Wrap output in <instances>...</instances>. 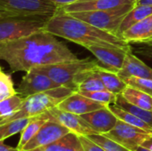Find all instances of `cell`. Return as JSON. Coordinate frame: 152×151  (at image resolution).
<instances>
[{"instance_id": "6da1fadb", "label": "cell", "mask_w": 152, "mask_h": 151, "mask_svg": "<svg viewBox=\"0 0 152 151\" xmlns=\"http://www.w3.org/2000/svg\"><path fill=\"white\" fill-rule=\"evenodd\" d=\"M0 59L12 72H27L39 66L78 58L56 36L44 29L23 38L0 43Z\"/></svg>"}, {"instance_id": "7a4b0ae2", "label": "cell", "mask_w": 152, "mask_h": 151, "mask_svg": "<svg viewBox=\"0 0 152 151\" xmlns=\"http://www.w3.org/2000/svg\"><path fill=\"white\" fill-rule=\"evenodd\" d=\"M45 30L85 48L90 45H102L132 50L130 44L120 36L60 10L50 18Z\"/></svg>"}, {"instance_id": "3957f363", "label": "cell", "mask_w": 152, "mask_h": 151, "mask_svg": "<svg viewBox=\"0 0 152 151\" xmlns=\"http://www.w3.org/2000/svg\"><path fill=\"white\" fill-rule=\"evenodd\" d=\"M75 92L77 91L74 89L61 86L45 93L28 96L24 98L20 109L12 116L0 120V125L18 118L33 117L44 114L50 109L57 107L63 100Z\"/></svg>"}, {"instance_id": "277c9868", "label": "cell", "mask_w": 152, "mask_h": 151, "mask_svg": "<svg viewBox=\"0 0 152 151\" xmlns=\"http://www.w3.org/2000/svg\"><path fill=\"white\" fill-rule=\"evenodd\" d=\"M100 66L98 61L86 59H77L75 61H63L46 66H39L34 68L35 71L48 76L54 82L61 86L74 89L77 91V78L86 71L94 70Z\"/></svg>"}, {"instance_id": "5b68a950", "label": "cell", "mask_w": 152, "mask_h": 151, "mask_svg": "<svg viewBox=\"0 0 152 151\" xmlns=\"http://www.w3.org/2000/svg\"><path fill=\"white\" fill-rule=\"evenodd\" d=\"M50 18L39 15L0 16V43L17 40L44 30Z\"/></svg>"}, {"instance_id": "8992f818", "label": "cell", "mask_w": 152, "mask_h": 151, "mask_svg": "<svg viewBox=\"0 0 152 151\" xmlns=\"http://www.w3.org/2000/svg\"><path fill=\"white\" fill-rule=\"evenodd\" d=\"M134 4L131 3L112 9L77 12L70 14L77 19L92 24L98 28L118 36V29L123 20L134 8Z\"/></svg>"}, {"instance_id": "52a82bcc", "label": "cell", "mask_w": 152, "mask_h": 151, "mask_svg": "<svg viewBox=\"0 0 152 151\" xmlns=\"http://www.w3.org/2000/svg\"><path fill=\"white\" fill-rule=\"evenodd\" d=\"M59 6L51 0H0V16L39 15L52 17Z\"/></svg>"}, {"instance_id": "ba28073f", "label": "cell", "mask_w": 152, "mask_h": 151, "mask_svg": "<svg viewBox=\"0 0 152 151\" xmlns=\"http://www.w3.org/2000/svg\"><path fill=\"white\" fill-rule=\"evenodd\" d=\"M103 135L131 151H136L144 142L152 137L151 133L131 125L120 119L118 120L117 125L110 132Z\"/></svg>"}, {"instance_id": "9c48e42d", "label": "cell", "mask_w": 152, "mask_h": 151, "mask_svg": "<svg viewBox=\"0 0 152 151\" xmlns=\"http://www.w3.org/2000/svg\"><path fill=\"white\" fill-rule=\"evenodd\" d=\"M61 86V85L54 82L48 76L35 71L34 69H30L23 76L20 83L19 84L17 92L21 97L26 98L28 96L45 93Z\"/></svg>"}, {"instance_id": "30bf717a", "label": "cell", "mask_w": 152, "mask_h": 151, "mask_svg": "<svg viewBox=\"0 0 152 151\" xmlns=\"http://www.w3.org/2000/svg\"><path fill=\"white\" fill-rule=\"evenodd\" d=\"M71 131L61 124L50 119L48 120L36 133L35 136L23 147L22 151H29L36 150L40 147L51 144Z\"/></svg>"}, {"instance_id": "8fae6325", "label": "cell", "mask_w": 152, "mask_h": 151, "mask_svg": "<svg viewBox=\"0 0 152 151\" xmlns=\"http://www.w3.org/2000/svg\"><path fill=\"white\" fill-rule=\"evenodd\" d=\"M86 49H87L90 53H93V55H94L102 68L115 73H118L121 70L126 54L132 51L102 45H90Z\"/></svg>"}, {"instance_id": "7c38bea8", "label": "cell", "mask_w": 152, "mask_h": 151, "mask_svg": "<svg viewBox=\"0 0 152 151\" xmlns=\"http://www.w3.org/2000/svg\"><path fill=\"white\" fill-rule=\"evenodd\" d=\"M47 112L50 115V119L61 124L78 136L99 134L80 115L61 110L58 107L52 108Z\"/></svg>"}, {"instance_id": "4fadbf2b", "label": "cell", "mask_w": 152, "mask_h": 151, "mask_svg": "<svg viewBox=\"0 0 152 151\" xmlns=\"http://www.w3.org/2000/svg\"><path fill=\"white\" fill-rule=\"evenodd\" d=\"M57 107L61 110L81 116L108 106L86 97L78 92H75L65 100H63Z\"/></svg>"}, {"instance_id": "5bb4252c", "label": "cell", "mask_w": 152, "mask_h": 151, "mask_svg": "<svg viewBox=\"0 0 152 151\" xmlns=\"http://www.w3.org/2000/svg\"><path fill=\"white\" fill-rule=\"evenodd\" d=\"M81 117L99 134H105L110 132L115 127L118 120L109 107H104L102 109L81 115Z\"/></svg>"}, {"instance_id": "9a60e30c", "label": "cell", "mask_w": 152, "mask_h": 151, "mask_svg": "<svg viewBox=\"0 0 152 151\" xmlns=\"http://www.w3.org/2000/svg\"><path fill=\"white\" fill-rule=\"evenodd\" d=\"M131 3L129 0H78L73 4L60 7L59 10L67 13H72L85 11L112 9Z\"/></svg>"}, {"instance_id": "2e32d148", "label": "cell", "mask_w": 152, "mask_h": 151, "mask_svg": "<svg viewBox=\"0 0 152 151\" xmlns=\"http://www.w3.org/2000/svg\"><path fill=\"white\" fill-rule=\"evenodd\" d=\"M121 37L128 44L143 43L152 41V14L134 24L121 35Z\"/></svg>"}, {"instance_id": "e0dca14e", "label": "cell", "mask_w": 152, "mask_h": 151, "mask_svg": "<svg viewBox=\"0 0 152 151\" xmlns=\"http://www.w3.org/2000/svg\"><path fill=\"white\" fill-rule=\"evenodd\" d=\"M123 79L128 77H136L142 78L152 79V69L133 54L132 51L126 54L123 68L118 73Z\"/></svg>"}, {"instance_id": "ac0fdd59", "label": "cell", "mask_w": 152, "mask_h": 151, "mask_svg": "<svg viewBox=\"0 0 152 151\" xmlns=\"http://www.w3.org/2000/svg\"><path fill=\"white\" fill-rule=\"evenodd\" d=\"M29 151H85V149L79 136L70 132L51 144Z\"/></svg>"}, {"instance_id": "d6986e66", "label": "cell", "mask_w": 152, "mask_h": 151, "mask_svg": "<svg viewBox=\"0 0 152 151\" xmlns=\"http://www.w3.org/2000/svg\"><path fill=\"white\" fill-rule=\"evenodd\" d=\"M95 71L102 78L105 89H107L108 91L115 94H121L123 91L126 88V83L118 76V73L108 70L102 68L101 65L95 69Z\"/></svg>"}, {"instance_id": "ffe728a7", "label": "cell", "mask_w": 152, "mask_h": 151, "mask_svg": "<svg viewBox=\"0 0 152 151\" xmlns=\"http://www.w3.org/2000/svg\"><path fill=\"white\" fill-rule=\"evenodd\" d=\"M76 83L77 92H94L105 89L103 82L95 69L81 73Z\"/></svg>"}, {"instance_id": "44dd1931", "label": "cell", "mask_w": 152, "mask_h": 151, "mask_svg": "<svg viewBox=\"0 0 152 151\" xmlns=\"http://www.w3.org/2000/svg\"><path fill=\"white\" fill-rule=\"evenodd\" d=\"M152 14V4H142V5H134V8L126 14L123 20L120 28L118 29V36L121 37V35L124 31L129 28L134 24L139 22L140 20L147 18ZM122 38V37H121Z\"/></svg>"}, {"instance_id": "7402d4cb", "label": "cell", "mask_w": 152, "mask_h": 151, "mask_svg": "<svg viewBox=\"0 0 152 151\" xmlns=\"http://www.w3.org/2000/svg\"><path fill=\"white\" fill-rule=\"evenodd\" d=\"M50 115L48 112H45L39 116H37L33 118V120L26 126V128L20 133V138L18 143L17 148L20 151H22L23 147L31 140L33 136L39 131V129L48 121L50 120Z\"/></svg>"}, {"instance_id": "603a6c76", "label": "cell", "mask_w": 152, "mask_h": 151, "mask_svg": "<svg viewBox=\"0 0 152 151\" xmlns=\"http://www.w3.org/2000/svg\"><path fill=\"white\" fill-rule=\"evenodd\" d=\"M121 94L130 103L152 111V95L151 94L128 85Z\"/></svg>"}, {"instance_id": "cb8c5ba5", "label": "cell", "mask_w": 152, "mask_h": 151, "mask_svg": "<svg viewBox=\"0 0 152 151\" xmlns=\"http://www.w3.org/2000/svg\"><path fill=\"white\" fill-rule=\"evenodd\" d=\"M33 117H23L14 119L4 124L0 125V142H4L5 139L21 133L26 126L33 120Z\"/></svg>"}, {"instance_id": "d4e9b609", "label": "cell", "mask_w": 152, "mask_h": 151, "mask_svg": "<svg viewBox=\"0 0 152 151\" xmlns=\"http://www.w3.org/2000/svg\"><path fill=\"white\" fill-rule=\"evenodd\" d=\"M115 105H117L118 107L123 109L124 110L136 116L137 117L142 119L143 121H145L146 123H148L150 125L152 126V111L151 110L144 109L140 108L134 104L130 103L128 101H126L122 96V94H118Z\"/></svg>"}, {"instance_id": "484cf974", "label": "cell", "mask_w": 152, "mask_h": 151, "mask_svg": "<svg viewBox=\"0 0 152 151\" xmlns=\"http://www.w3.org/2000/svg\"><path fill=\"white\" fill-rule=\"evenodd\" d=\"M108 107L116 115V117L118 119H120V120H122V121H124V122H126V123H127V124H129L131 125H134V126L142 128L143 130H146V131H148V132L152 133V126L150 125L148 123H146L145 121H143L142 119H141V118L137 117L136 116L124 110L123 109L118 107L115 104H111V105H110Z\"/></svg>"}, {"instance_id": "4316f807", "label": "cell", "mask_w": 152, "mask_h": 151, "mask_svg": "<svg viewBox=\"0 0 152 151\" xmlns=\"http://www.w3.org/2000/svg\"><path fill=\"white\" fill-rule=\"evenodd\" d=\"M24 98L20 94L13 95L0 101V120L7 118L13 114L17 113L23 103Z\"/></svg>"}, {"instance_id": "83f0119b", "label": "cell", "mask_w": 152, "mask_h": 151, "mask_svg": "<svg viewBox=\"0 0 152 151\" xmlns=\"http://www.w3.org/2000/svg\"><path fill=\"white\" fill-rule=\"evenodd\" d=\"M78 93L105 106L115 104L117 96H118V94H115L108 91L107 89L100 90V91H94V92H78Z\"/></svg>"}, {"instance_id": "f1b7e54d", "label": "cell", "mask_w": 152, "mask_h": 151, "mask_svg": "<svg viewBox=\"0 0 152 151\" xmlns=\"http://www.w3.org/2000/svg\"><path fill=\"white\" fill-rule=\"evenodd\" d=\"M16 94H18V92L14 88V85L11 75L1 70L0 71V101Z\"/></svg>"}, {"instance_id": "f546056e", "label": "cell", "mask_w": 152, "mask_h": 151, "mask_svg": "<svg viewBox=\"0 0 152 151\" xmlns=\"http://www.w3.org/2000/svg\"><path fill=\"white\" fill-rule=\"evenodd\" d=\"M87 137H89L92 141L96 142L98 145L102 146L107 151H131L128 149L121 146L120 144L115 142L114 141L110 140V138L106 137L103 134H93Z\"/></svg>"}, {"instance_id": "4dcf8cb0", "label": "cell", "mask_w": 152, "mask_h": 151, "mask_svg": "<svg viewBox=\"0 0 152 151\" xmlns=\"http://www.w3.org/2000/svg\"><path fill=\"white\" fill-rule=\"evenodd\" d=\"M128 86L134 87L140 91H142L146 93L152 95V79L142 78L136 77H128L123 78Z\"/></svg>"}, {"instance_id": "1f68e13d", "label": "cell", "mask_w": 152, "mask_h": 151, "mask_svg": "<svg viewBox=\"0 0 152 151\" xmlns=\"http://www.w3.org/2000/svg\"><path fill=\"white\" fill-rule=\"evenodd\" d=\"M79 139L82 142L85 151H107L87 136H79Z\"/></svg>"}, {"instance_id": "d6a6232c", "label": "cell", "mask_w": 152, "mask_h": 151, "mask_svg": "<svg viewBox=\"0 0 152 151\" xmlns=\"http://www.w3.org/2000/svg\"><path fill=\"white\" fill-rule=\"evenodd\" d=\"M52 2H53L55 4H57L60 7H62V6H65V5H68V4H73L78 0H51Z\"/></svg>"}, {"instance_id": "836d02e7", "label": "cell", "mask_w": 152, "mask_h": 151, "mask_svg": "<svg viewBox=\"0 0 152 151\" xmlns=\"http://www.w3.org/2000/svg\"><path fill=\"white\" fill-rule=\"evenodd\" d=\"M0 151H20L18 148H12L10 146H7L4 143V142H1L0 143Z\"/></svg>"}, {"instance_id": "e575fe53", "label": "cell", "mask_w": 152, "mask_h": 151, "mask_svg": "<svg viewBox=\"0 0 152 151\" xmlns=\"http://www.w3.org/2000/svg\"><path fill=\"white\" fill-rule=\"evenodd\" d=\"M142 146L144 147V148H146V149H148L149 150L152 151V137L150 138L149 140H147L146 142H144Z\"/></svg>"}, {"instance_id": "d590c367", "label": "cell", "mask_w": 152, "mask_h": 151, "mask_svg": "<svg viewBox=\"0 0 152 151\" xmlns=\"http://www.w3.org/2000/svg\"><path fill=\"white\" fill-rule=\"evenodd\" d=\"M142 4H152V0H139L134 4V5H142Z\"/></svg>"}, {"instance_id": "8d00e7d4", "label": "cell", "mask_w": 152, "mask_h": 151, "mask_svg": "<svg viewBox=\"0 0 152 151\" xmlns=\"http://www.w3.org/2000/svg\"><path fill=\"white\" fill-rule=\"evenodd\" d=\"M136 151H151V150H149L148 149H146V148H144V147L141 146V147H139V148L136 150Z\"/></svg>"}, {"instance_id": "74e56055", "label": "cell", "mask_w": 152, "mask_h": 151, "mask_svg": "<svg viewBox=\"0 0 152 151\" xmlns=\"http://www.w3.org/2000/svg\"><path fill=\"white\" fill-rule=\"evenodd\" d=\"M129 1H131L132 3H134V4H135L136 2H138L139 0H129Z\"/></svg>"}, {"instance_id": "f35d334b", "label": "cell", "mask_w": 152, "mask_h": 151, "mask_svg": "<svg viewBox=\"0 0 152 151\" xmlns=\"http://www.w3.org/2000/svg\"><path fill=\"white\" fill-rule=\"evenodd\" d=\"M147 44H149V45H151V46H152V41H151V42H150V43H148Z\"/></svg>"}]
</instances>
